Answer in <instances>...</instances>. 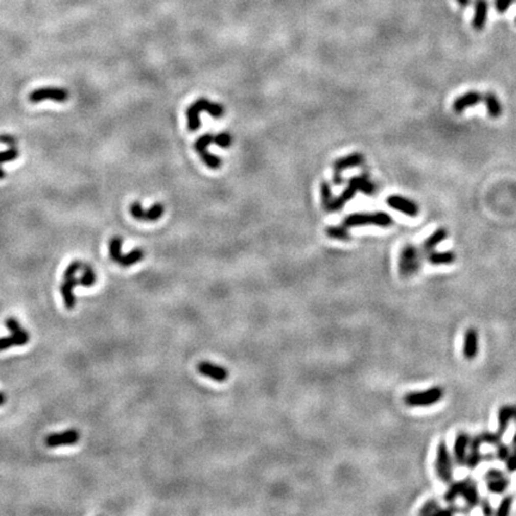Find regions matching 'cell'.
Instances as JSON below:
<instances>
[{
  "mask_svg": "<svg viewBox=\"0 0 516 516\" xmlns=\"http://www.w3.org/2000/svg\"><path fill=\"white\" fill-rule=\"evenodd\" d=\"M361 192L366 195H373L376 193V185L370 181L367 175L358 176V177H353L349 179L347 189L343 190V193L338 197H332L330 203L324 208L326 212H338L342 209L343 206L350 201L353 197L356 195V193Z\"/></svg>",
  "mask_w": 516,
  "mask_h": 516,
  "instance_id": "obj_1",
  "label": "cell"
},
{
  "mask_svg": "<svg viewBox=\"0 0 516 516\" xmlns=\"http://www.w3.org/2000/svg\"><path fill=\"white\" fill-rule=\"evenodd\" d=\"M423 251L413 244H405L399 251L398 271L403 278L415 276L422 270Z\"/></svg>",
  "mask_w": 516,
  "mask_h": 516,
  "instance_id": "obj_2",
  "label": "cell"
},
{
  "mask_svg": "<svg viewBox=\"0 0 516 516\" xmlns=\"http://www.w3.org/2000/svg\"><path fill=\"white\" fill-rule=\"evenodd\" d=\"M444 397V390L441 386H433L423 391H412L404 395L403 401L409 408H428L440 403Z\"/></svg>",
  "mask_w": 516,
  "mask_h": 516,
  "instance_id": "obj_3",
  "label": "cell"
},
{
  "mask_svg": "<svg viewBox=\"0 0 516 516\" xmlns=\"http://www.w3.org/2000/svg\"><path fill=\"white\" fill-rule=\"evenodd\" d=\"M202 111H207L215 119L221 118L224 115V107L221 104L213 103L206 98H201L196 101L195 103L190 105L186 110V119H188V128L189 130H197L201 126L200 114Z\"/></svg>",
  "mask_w": 516,
  "mask_h": 516,
  "instance_id": "obj_4",
  "label": "cell"
},
{
  "mask_svg": "<svg viewBox=\"0 0 516 516\" xmlns=\"http://www.w3.org/2000/svg\"><path fill=\"white\" fill-rule=\"evenodd\" d=\"M435 472L439 480L450 484L454 479V466H453V457L450 453L447 443L444 441H440L436 447V457H435Z\"/></svg>",
  "mask_w": 516,
  "mask_h": 516,
  "instance_id": "obj_5",
  "label": "cell"
},
{
  "mask_svg": "<svg viewBox=\"0 0 516 516\" xmlns=\"http://www.w3.org/2000/svg\"><path fill=\"white\" fill-rule=\"evenodd\" d=\"M343 226L345 228L356 227V226L374 225L380 227H390L393 225V219L390 214L385 212H376V213H355L349 215L343 221Z\"/></svg>",
  "mask_w": 516,
  "mask_h": 516,
  "instance_id": "obj_6",
  "label": "cell"
},
{
  "mask_svg": "<svg viewBox=\"0 0 516 516\" xmlns=\"http://www.w3.org/2000/svg\"><path fill=\"white\" fill-rule=\"evenodd\" d=\"M68 100V90L63 89V87H40V89L34 90L29 95V101L31 103H40L43 101H54L63 103Z\"/></svg>",
  "mask_w": 516,
  "mask_h": 516,
  "instance_id": "obj_7",
  "label": "cell"
},
{
  "mask_svg": "<svg viewBox=\"0 0 516 516\" xmlns=\"http://www.w3.org/2000/svg\"><path fill=\"white\" fill-rule=\"evenodd\" d=\"M129 213L134 219L139 221H146V222H152V221H157L162 217L164 214V206L160 203H155L148 209H145V208L141 206L140 202H134L130 204L129 207Z\"/></svg>",
  "mask_w": 516,
  "mask_h": 516,
  "instance_id": "obj_8",
  "label": "cell"
},
{
  "mask_svg": "<svg viewBox=\"0 0 516 516\" xmlns=\"http://www.w3.org/2000/svg\"><path fill=\"white\" fill-rule=\"evenodd\" d=\"M365 162V155L362 153H359V152H355V153H351L347 155V157H343L341 159H337L334 162V183L336 185L342 184L343 178H342V172L344 170H347L349 168H356V166L362 165Z\"/></svg>",
  "mask_w": 516,
  "mask_h": 516,
  "instance_id": "obj_9",
  "label": "cell"
},
{
  "mask_svg": "<svg viewBox=\"0 0 516 516\" xmlns=\"http://www.w3.org/2000/svg\"><path fill=\"white\" fill-rule=\"evenodd\" d=\"M212 143H214V136L212 135L210 133H207L196 140L195 146L194 147H195L196 152L200 154V157L203 159L204 164H206L208 168L218 169L221 166L222 160L219 157H217V155L210 154L209 152L207 151V147L209 146Z\"/></svg>",
  "mask_w": 516,
  "mask_h": 516,
  "instance_id": "obj_10",
  "label": "cell"
},
{
  "mask_svg": "<svg viewBox=\"0 0 516 516\" xmlns=\"http://www.w3.org/2000/svg\"><path fill=\"white\" fill-rule=\"evenodd\" d=\"M79 433L76 429H68L62 433H53L45 436L44 444L49 448L61 447V446H73L79 441Z\"/></svg>",
  "mask_w": 516,
  "mask_h": 516,
  "instance_id": "obj_11",
  "label": "cell"
},
{
  "mask_svg": "<svg viewBox=\"0 0 516 516\" xmlns=\"http://www.w3.org/2000/svg\"><path fill=\"white\" fill-rule=\"evenodd\" d=\"M388 207L393 208V209L401 212V213L408 215V217L415 218L419 213V207L412 200L406 199L401 195H391L387 197Z\"/></svg>",
  "mask_w": 516,
  "mask_h": 516,
  "instance_id": "obj_12",
  "label": "cell"
},
{
  "mask_svg": "<svg viewBox=\"0 0 516 516\" xmlns=\"http://www.w3.org/2000/svg\"><path fill=\"white\" fill-rule=\"evenodd\" d=\"M471 436L466 432H459L455 435L453 444V461L459 466H465L467 458Z\"/></svg>",
  "mask_w": 516,
  "mask_h": 516,
  "instance_id": "obj_13",
  "label": "cell"
},
{
  "mask_svg": "<svg viewBox=\"0 0 516 516\" xmlns=\"http://www.w3.org/2000/svg\"><path fill=\"white\" fill-rule=\"evenodd\" d=\"M479 353V336L475 327H468L465 331L464 342H462V355L466 360L472 361L478 356Z\"/></svg>",
  "mask_w": 516,
  "mask_h": 516,
  "instance_id": "obj_14",
  "label": "cell"
},
{
  "mask_svg": "<svg viewBox=\"0 0 516 516\" xmlns=\"http://www.w3.org/2000/svg\"><path fill=\"white\" fill-rule=\"evenodd\" d=\"M483 441L482 437L478 434V435H475L471 437L470 440V448H468V453L467 458H466L465 466L468 470H476L478 466L483 462V453L480 451V447H482Z\"/></svg>",
  "mask_w": 516,
  "mask_h": 516,
  "instance_id": "obj_15",
  "label": "cell"
},
{
  "mask_svg": "<svg viewBox=\"0 0 516 516\" xmlns=\"http://www.w3.org/2000/svg\"><path fill=\"white\" fill-rule=\"evenodd\" d=\"M197 370H199L200 374L209 378L212 380L218 381V383H224V381L227 380L228 378L227 369L221 366L213 365V363L208 361H202L197 363Z\"/></svg>",
  "mask_w": 516,
  "mask_h": 516,
  "instance_id": "obj_16",
  "label": "cell"
},
{
  "mask_svg": "<svg viewBox=\"0 0 516 516\" xmlns=\"http://www.w3.org/2000/svg\"><path fill=\"white\" fill-rule=\"evenodd\" d=\"M512 420L516 422V405H502L497 411V433L503 436Z\"/></svg>",
  "mask_w": 516,
  "mask_h": 516,
  "instance_id": "obj_17",
  "label": "cell"
},
{
  "mask_svg": "<svg viewBox=\"0 0 516 516\" xmlns=\"http://www.w3.org/2000/svg\"><path fill=\"white\" fill-rule=\"evenodd\" d=\"M480 102H483L482 93L478 92V91H468V92L455 98V101L453 102V110L457 114H461L466 109L475 107V105L479 104Z\"/></svg>",
  "mask_w": 516,
  "mask_h": 516,
  "instance_id": "obj_18",
  "label": "cell"
},
{
  "mask_svg": "<svg viewBox=\"0 0 516 516\" xmlns=\"http://www.w3.org/2000/svg\"><path fill=\"white\" fill-rule=\"evenodd\" d=\"M79 285V280L74 276L69 278H65L63 282L60 286V292H61L63 303H65V307L67 310H73L74 306H76V296H74L73 289Z\"/></svg>",
  "mask_w": 516,
  "mask_h": 516,
  "instance_id": "obj_19",
  "label": "cell"
},
{
  "mask_svg": "<svg viewBox=\"0 0 516 516\" xmlns=\"http://www.w3.org/2000/svg\"><path fill=\"white\" fill-rule=\"evenodd\" d=\"M30 341V334L26 330H19L18 332H13L8 337H0V351L6 350L12 347H20L26 345Z\"/></svg>",
  "mask_w": 516,
  "mask_h": 516,
  "instance_id": "obj_20",
  "label": "cell"
},
{
  "mask_svg": "<svg viewBox=\"0 0 516 516\" xmlns=\"http://www.w3.org/2000/svg\"><path fill=\"white\" fill-rule=\"evenodd\" d=\"M457 260L453 251H436L433 250L426 253V261L432 266H450Z\"/></svg>",
  "mask_w": 516,
  "mask_h": 516,
  "instance_id": "obj_21",
  "label": "cell"
},
{
  "mask_svg": "<svg viewBox=\"0 0 516 516\" xmlns=\"http://www.w3.org/2000/svg\"><path fill=\"white\" fill-rule=\"evenodd\" d=\"M487 13H489V4L487 0H476L475 15H473L472 26L477 31L484 29L486 24Z\"/></svg>",
  "mask_w": 516,
  "mask_h": 516,
  "instance_id": "obj_22",
  "label": "cell"
},
{
  "mask_svg": "<svg viewBox=\"0 0 516 516\" xmlns=\"http://www.w3.org/2000/svg\"><path fill=\"white\" fill-rule=\"evenodd\" d=\"M461 497L464 498L466 508H468L470 510H472V509L478 507L479 503H480V494H479V489H478V486H477V483H476L475 479H472L471 482L466 485V487L461 494Z\"/></svg>",
  "mask_w": 516,
  "mask_h": 516,
  "instance_id": "obj_23",
  "label": "cell"
},
{
  "mask_svg": "<svg viewBox=\"0 0 516 516\" xmlns=\"http://www.w3.org/2000/svg\"><path fill=\"white\" fill-rule=\"evenodd\" d=\"M448 238V231L444 227H440L434 231L432 234H430L428 238L424 240L422 244V250L423 253H428L430 251L435 250L436 246H439L441 243H443L444 240Z\"/></svg>",
  "mask_w": 516,
  "mask_h": 516,
  "instance_id": "obj_24",
  "label": "cell"
},
{
  "mask_svg": "<svg viewBox=\"0 0 516 516\" xmlns=\"http://www.w3.org/2000/svg\"><path fill=\"white\" fill-rule=\"evenodd\" d=\"M472 479H473L472 477L468 476V477H466L465 479L458 480V482H452L450 484V487H448L447 491L443 495V501L448 504L454 503V502L458 500V497L461 496L462 491H464L466 485H467V484L471 482Z\"/></svg>",
  "mask_w": 516,
  "mask_h": 516,
  "instance_id": "obj_25",
  "label": "cell"
},
{
  "mask_svg": "<svg viewBox=\"0 0 516 516\" xmlns=\"http://www.w3.org/2000/svg\"><path fill=\"white\" fill-rule=\"evenodd\" d=\"M483 102L486 107L487 114H489L491 119L500 118V116L502 115V111H503V109H502V104H501V102H500V100H498V97L496 96V95H495L494 92H491V91H489V92H486L483 96Z\"/></svg>",
  "mask_w": 516,
  "mask_h": 516,
  "instance_id": "obj_26",
  "label": "cell"
},
{
  "mask_svg": "<svg viewBox=\"0 0 516 516\" xmlns=\"http://www.w3.org/2000/svg\"><path fill=\"white\" fill-rule=\"evenodd\" d=\"M145 257V251L140 247H136L133 251H130L129 253L127 254H121V257L119 258V261L116 263L120 264V266L123 268H128L130 266H134V264L139 263L140 261H143V258Z\"/></svg>",
  "mask_w": 516,
  "mask_h": 516,
  "instance_id": "obj_27",
  "label": "cell"
},
{
  "mask_svg": "<svg viewBox=\"0 0 516 516\" xmlns=\"http://www.w3.org/2000/svg\"><path fill=\"white\" fill-rule=\"evenodd\" d=\"M509 485H510V478H508L507 476H502L497 479L492 480H487L486 482V489L489 492L495 494V495H501L504 494L505 491L508 490Z\"/></svg>",
  "mask_w": 516,
  "mask_h": 516,
  "instance_id": "obj_28",
  "label": "cell"
},
{
  "mask_svg": "<svg viewBox=\"0 0 516 516\" xmlns=\"http://www.w3.org/2000/svg\"><path fill=\"white\" fill-rule=\"evenodd\" d=\"M325 233L331 239H337L341 240V242H349L350 240V234H349L348 228H345L343 225L330 226V227L325 229Z\"/></svg>",
  "mask_w": 516,
  "mask_h": 516,
  "instance_id": "obj_29",
  "label": "cell"
},
{
  "mask_svg": "<svg viewBox=\"0 0 516 516\" xmlns=\"http://www.w3.org/2000/svg\"><path fill=\"white\" fill-rule=\"evenodd\" d=\"M81 270H83V274H81V276L79 278H78V280H79V285L84 286V287H92L97 281L96 273L93 271L92 267L89 266V264H85Z\"/></svg>",
  "mask_w": 516,
  "mask_h": 516,
  "instance_id": "obj_30",
  "label": "cell"
},
{
  "mask_svg": "<svg viewBox=\"0 0 516 516\" xmlns=\"http://www.w3.org/2000/svg\"><path fill=\"white\" fill-rule=\"evenodd\" d=\"M122 238L120 236L112 237L109 242V254H110V258L114 262H118L119 258L121 257L122 254Z\"/></svg>",
  "mask_w": 516,
  "mask_h": 516,
  "instance_id": "obj_31",
  "label": "cell"
},
{
  "mask_svg": "<svg viewBox=\"0 0 516 516\" xmlns=\"http://www.w3.org/2000/svg\"><path fill=\"white\" fill-rule=\"evenodd\" d=\"M512 502H514V496H512V495H507V496H504L501 500L496 510H495V515L507 516V515L510 514Z\"/></svg>",
  "mask_w": 516,
  "mask_h": 516,
  "instance_id": "obj_32",
  "label": "cell"
},
{
  "mask_svg": "<svg viewBox=\"0 0 516 516\" xmlns=\"http://www.w3.org/2000/svg\"><path fill=\"white\" fill-rule=\"evenodd\" d=\"M441 507L436 498H430L419 509V515H435L437 509Z\"/></svg>",
  "mask_w": 516,
  "mask_h": 516,
  "instance_id": "obj_33",
  "label": "cell"
},
{
  "mask_svg": "<svg viewBox=\"0 0 516 516\" xmlns=\"http://www.w3.org/2000/svg\"><path fill=\"white\" fill-rule=\"evenodd\" d=\"M479 435H480V437H482L483 444L487 443V444H491V446H497L498 443L502 442V435L501 434H498L497 432L496 433L483 432V433H480Z\"/></svg>",
  "mask_w": 516,
  "mask_h": 516,
  "instance_id": "obj_34",
  "label": "cell"
},
{
  "mask_svg": "<svg viewBox=\"0 0 516 516\" xmlns=\"http://www.w3.org/2000/svg\"><path fill=\"white\" fill-rule=\"evenodd\" d=\"M19 157V151L17 150L16 146L10 147L9 150L2 151L0 152V165L4 164V162L12 161Z\"/></svg>",
  "mask_w": 516,
  "mask_h": 516,
  "instance_id": "obj_35",
  "label": "cell"
},
{
  "mask_svg": "<svg viewBox=\"0 0 516 516\" xmlns=\"http://www.w3.org/2000/svg\"><path fill=\"white\" fill-rule=\"evenodd\" d=\"M83 266L84 264L81 263L80 261H74V262L71 263L69 266L66 268L65 273H63V278L74 277L77 275L78 271H80L81 269H83Z\"/></svg>",
  "mask_w": 516,
  "mask_h": 516,
  "instance_id": "obj_36",
  "label": "cell"
},
{
  "mask_svg": "<svg viewBox=\"0 0 516 516\" xmlns=\"http://www.w3.org/2000/svg\"><path fill=\"white\" fill-rule=\"evenodd\" d=\"M496 453H495V455H496V460H500V461H504L505 459H507L509 455L511 454V450H510V447L508 446V444H505L503 442H501V443H498L497 446H496Z\"/></svg>",
  "mask_w": 516,
  "mask_h": 516,
  "instance_id": "obj_37",
  "label": "cell"
},
{
  "mask_svg": "<svg viewBox=\"0 0 516 516\" xmlns=\"http://www.w3.org/2000/svg\"><path fill=\"white\" fill-rule=\"evenodd\" d=\"M214 144L218 145V146H220V147L231 146V144H232L231 134H228L226 132L218 134L217 136H214Z\"/></svg>",
  "mask_w": 516,
  "mask_h": 516,
  "instance_id": "obj_38",
  "label": "cell"
},
{
  "mask_svg": "<svg viewBox=\"0 0 516 516\" xmlns=\"http://www.w3.org/2000/svg\"><path fill=\"white\" fill-rule=\"evenodd\" d=\"M5 326L8 330L13 334V332H18L19 330H22V326H20V323L16 318H8L5 321Z\"/></svg>",
  "mask_w": 516,
  "mask_h": 516,
  "instance_id": "obj_39",
  "label": "cell"
},
{
  "mask_svg": "<svg viewBox=\"0 0 516 516\" xmlns=\"http://www.w3.org/2000/svg\"><path fill=\"white\" fill-rule=\"evenodd\" d=\"M479 505H480V507H482V511H483L484 515H492V514H495L492 504H491V502H490V500L487 497L480 498Z\"/></svg>",
  "mask_w": 516,
  "mask_h": 516,
  "instance_id": "obj_40",
  "label": "cell"
},
{
  "mask_svg": "<svg viewBox=\"0 0 516 516\" xmlns=\"http://www.w3.org/2000/svg\"><path fill=\"white\" fill-rule=\"evenodd\" d=\"M504 464H505V470H507V472H509V473L516 472V454L511 452V454L509 455V457L504 460Z\"/></svg>",
  "mask_w": 516,
  "mask_h": 516,
  "instance_id": "obj_41",
  "label": "cell"
},
{
  "mask_svg": "<svg viewBox=\"0 0 516 516\" xmlns=\"http://www.w3.org/2000/svg\"><path fill=\"white\" fill-rule=\"evenodd\" d=\"M514 0H495V8L498 13H504Z\"/></svg>",
  "mask_w": 516,
  "mask_h": 516,
  "instance_id": "obj_42",
  "label": "cell"
},
{
  "mask_svg": "<svg viewBox=\"0 0 516 516\" xmlns=\"http://www.w3.org/2000/svg\"><path fill=\"white\" fill-rule=\"evenodd\" d=\"M502 476H504L503 471H501V470H498V468H490V470H487L485 473H484V480L487 482V480L500 478V477H502Z\"/></svg>",
  "mask_w": 516,
  "mask_h": 516,
  "instance_id": "obj_43",
  "label": "cell"
},
{
  "mask_svg": "<svg viewBox=\"0 0 516 516\" xmlns=\"http://www.w3.org/2000/svg\"><path fill=\"white\" fill-rule=\"evenodd\" d=\"M0 143L4 144V145H8L9 147H13V146H16L17 141H16L15 136L10 135V134H3V135H0Z\"/></svg>",
  "mask_w": 516,
  "mask_h": 516,
  "instance_id": "obj_44",
  "label": "cell"
},
{
  "mask_svg": "<svg viewBox=\"0 0 516 516\" xmlns=\"http://www.w3.org/2000/svg\"><path fill=\"white\" fill-rule=\"evenodd\" d=\"M494 460H496V455L494 453L483 454V461H494Z\"/></svg>",
  "mask_w": 516,
  "mask_h": 516,
  "instance_id": "obj_45",
  "label": "cell"
},
{
  "mask_svg": "<svg viewBox=\"0 0 516 516\" xmlns=\"http://www.w3.org/2000/svg\"><path fill=\"white\" fill-rule=\"evenodd\" d=\"M5 402H6V395L3 393V392H0V406L4 405Z\"/></svg>",
  "mask_w": 516,
  "mask_h": 516,
  "instance_id": "obj_46",
  "label": "cell"
},
{
  "mask_svg": "<svg viewBox=\"0 0 516 516\" xmlns=\"http://www.w3.org/2000/svg\"><path fill=\"white\" fill-rule=\"evenodd\" d=\"M458 3L460 4L461 6H466V5H468L470 4V0H458Z\"/></svg>",
  "mask_w": 516,
  "mask_h": 516,
  "instance_id": "obj_47",
  "label": "cell"
},
{
  "mask_svg": "<svg viewBox=\"0 0 516 516\" xmlns=\"http://www.w3.org/2000/svg\"><path fill=\"white\" fill-rule=\"evenodd\" d=\"M5 176H6V172L2 169V165H0V179L5 178Z\"/></svg>",
  "mask_w": 516,
  "mask_h": 516,
  "instance_id": "obj_48",
  "label": "cell"
},
{
  "mask_svg": "<svg viewBox=\"0 0 516 516\" xmlns=\"http://www.w3.org/2000/svg\"><path fill=\"white\" fill-rule=\"evenodd\" d=\"M512 446H516V430L514 433V436H512Z\"/></svg>",
  "mask_w": 516,
  "mask_h": 516,
  "instance_id": "obj_49",
  "label": "cell"
},
{
  "mask_svg": "<svg viewBox=\"0 0 516 516\" xmlns=\"http://www.w3.org/2000/svg\"><path fill=\"white\" fill-rule=\"evenodd\" d=\"M512 453L516 454V446H514V451H512Z\"/></svg>",
  "mask_w": 516,
  "mask_h": 516,
  "instance_id": "obj_50",
  "label": "cell"
},
{
  "mask_svg": "<svg viewBox=\"0 0 516 516\" xmlns=\"http://www.w3.org/2000/svg\"><path fill=\"white\" fill-rule=\"evenodd\" d=\"M515 24H516V17H515Z\"/></svg>",
  "mask_w": 516,
  "mask_h": 516,
  "instance_id": "obj_51",
  "label": "cell"
}]
</instances>
